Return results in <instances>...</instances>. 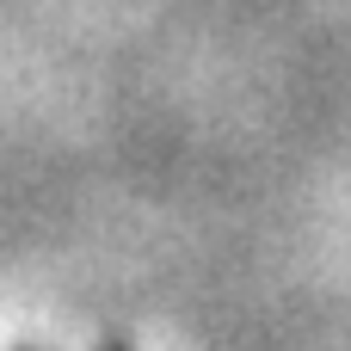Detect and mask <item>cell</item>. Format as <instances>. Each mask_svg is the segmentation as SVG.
I'll list each match as a JSON object with an SVG mask.
<instances>
[{"label":"cell","mask_w":351,"mask_h":351,"mask_svg":"<svg viewBox=\"0 0 351 351\" xmlns=\"http://www.w3.org/2000/svg\"><path fill=\"white\" fill-rule=\"evenodd\" d=\"M111 351H123V346H111Z\"/></svg>","instance_id":"6da1fadb"}]
</instances>
